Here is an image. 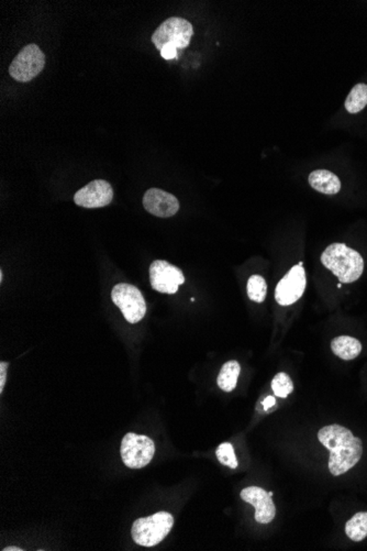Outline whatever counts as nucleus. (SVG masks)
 Segmentation results:
<instances>
[{
	"mask_svg": "<svg viewBox=\"0 0 367 551\" xmlns=\"http://www.w3.org/2000/svg\"><path fill=\"white\" fill-rule=\"evenodd\" d=\"M321 263L344 284L357 281L364 271L362 255L344 243L329 246L321 255Z\"/></svg>",
	"mask_w": 367,
	"mask_h": 551,
	"instance_id": "2",
	"label": "nucleus"
},
{
	"mask_svg": "<svg viewBox=\"0 0 367 551\" xmlns=\"http://www.w3.org/2000/svg\"><path fill=\"white\" fill-rule=\"evenodd\" d=\"M309 184L313 190L324 195H336L341 190V181L328 169H315L308 177Z\"/></svg>",
	"mask_w": 367,
	"mask_h": 551,
	"instance_id": "13",
	"label": "nucleus"
},
{
	"mask_svg": "<svg viewBox=\"0 0 367 551\" xmlns=\"http://www.w3.org/2000/svg\"><path fill=\"white\" fill-rule=\"evenodd\" d=\"M3 551H22L24 549L18 548V547H7V548L3 549Z\"/></svg>",
	"mask_w": 367,
	"mask_h": 551,
	"instance_id": "24",
	"label": "nucleus"
},
{
	"mask_svg": "<svg viewBox=\"0 0 367 551\" xmlns=\"http://www.w3.org/2000/svg\"><path fill=\"white\" fill-rule=\"evenodd\" d=\"M218 460L223 466L229 467L230 469L238 468V460H237L236 453L233 449V446L229 442H223L216 451Z\"/></svg>",
	"mask_w": 367,
	"mask_h": 551,
	"instance_id": "20",
	"label": "nucleus"
},
{
	"mask_svg": "<svg viewBox=\"0 0 367 551\" xmlns=\"http://www.w3.org/2000/svg\"><path fill=\"white\" fill-rule=\"evenodd\" d=\"M267 284L261 276H252L248 281V299L255 303H263L267 299Z\"/></svg>",
	"mask_w": 367,
	"mask_h": 551,
	"instance_id": "18",
	"label": "nucleus"
},
{
	"mask_svg": "<svg viewBox=\"0 0 367 551\" xmlns=\"http://www.w3.org/2000/svg\"><path fill=\"white\" fill-rule=\"evenodd\" d=\"M271 390L277 398H287L294 391V383L287 373L280 372L277 373L271 381Z\"/></svg>",
	"mask_w": 367,
	"mask_h": 551,
	"instance_id": "19",
	"label": "nucleus"
},
{
	"mask_svg": "<svg viewBox=\"0 0 367 551\" xmlns=\"http://www.w3.org/2000/svg\"><path fill=\"white\" fill-rule=\"evenodd\" d=\"M151 285L156 291L164 294H175L179 285L185 282L181 269L167 261L156 260L150 266Z\"/></svg>",
	"mask_w": 367,
	"mask_h": 551,
	"instance_id": "8",
	"label": "nucleus"
},
{
	"mask_svg": "<svg viewBox=\"0 0 367 551\" xmlns=\"http://www.w3.org/2000/svg\"><path fill=\"white\" fill-rule=\"evenodd\" d=\"M145 211L160 218L173 217L179 211V202L175 196L160 188H150L143 197Z\"/></svg>",
	"mask_w": 367,
	"mask_h": 551,
	"instance_id": "12",
	"label": "nucleus"
},
{
	"mask_svg": "<svg viewBox=\"0 0 367 551\" xmlns=\"http://www.w3.org/2000/svg\"><path fill=\"white\" fill-rule=\"evenodd\" d=\"M7 369H8V363L1 362V363H0V393H3V388H5Z\"/></svg>",
	"mask_w": 367,
	"mask_h": 551,
	"instance_id": "22",
	"label": "nucleus"
},
{
	"mask_svg": "<svg viewBox=\"0 0 367 551\" xmlns=\"http://www.w3.org/2000/svg\"><path fill=\"white\" fill-rule=\"evenodd\" d=\"M194 36V28L186 19L173 17L160 24L153 33L152 42L156 49L162 50L166 45L175 49H185Z\"/></svg>",
	"mask_w": 367,
	"mask_h": 551,
	"instance_id": "4",
	"label": "nucleus"
},
{
	"mask_svg": "<svg viewBox=\"0 0 367 551\" xmlns=\"http://www.w3.org/2000/svg\"><path fill=\"white\" fill-rule=\"evenodd\" d=\"M276 404V400L273 396H267V400H264L263 406L264 409H271V406H274Z\"/></svg>",
	"mask_w": 367,
	"mask_h": 551,
	"instance_id": "23",
	"label": "nucleus"
},
{
	"mask_svg": "<svg viewBox=\"0 0 367 551\" xmlns=\"http://www.w3.org/2000/svg\"><path fill=\"white\" fill-rule=\"evenodd\" d=\"M331 349L336 356L342 360L350 361L359 356L362 352V345L357 339L350 335H340L332 340Z\"/></svg>",
	"mask_w": 367,
	"mask_h": 551,
	"instance_id": "14",
	"label": "nucleus"
},
{
	"mask_svg": "<svg viewBox=\"0 0 367 551\" xmlns=\"http://www.w3.org/2000/svg\"><path fill=\"white\" fill-rule=\"evenodd\" d=\"M176 50L177 49L172 47V45H166V47L160 50V55H162V57L165 59V60H173L174 57H176V55H177V51H176Z\"/></svg>",
	"mask_w": 367,
	"mask_h": 551,
	"instance_id": "21",
	"label": "nucleus"
},
{
	"mask_svg": "<svg viewBox=\"0 0 367 551\" xmlns=\"http://www.w3.org/2000/svg\"><path fill=\"white\" fill-rule=\"evenodd\" d=\"M112 185L104 180H95L76 193L74 202L84 209H100L112 203Z\"/></svg>",
	"mask_w": 367,
	"mask_h": 551,
	"instance_id": "10",
	"label": "nucleus"
},
{
	"mask_svg": "<svg viewBox=\"0 0 367 551\" xmlns=\"http://www.w3.org/2000/svg\"><path fill=\"white\" fill-rule=\"evenodd\" d=\"M241 499L255 507V520L260 524H269L274 520L276 515L271 497L273 492H267L259 486H250L241 491Z\"/></svg>",
	"mask_w": 367,
	"mask_h": 551,
	"instance_id": "11",
	"label": "nucleus"
},
{
	"mask_svg": "<svg viewBox=\"0 0 367 551\" xmlns=\"http://www.w3.org/2000/svg\"><path fill=\"white\" fill-rule=\"evenodd\" d=\"M307 285V278L303 266H295L277 284L275 299L280 306H288L297 302L303 296Z\"/></svg>",
	"mask_w": 367,
	"mask_h": 551,
	"instance_id": "9",
	"label": "nucleus"
},
{
	"mask_svg": "<svg viewBox=\"0 0 367 551\" xmlns=\"http://www.w3.org/2000/svg\"><path fill=\"white\" fill-rule=\"evenodd\" d=\"M318 439L330 451L329 470L332 476L347 474L362 458V440L341 425H329L321 428Z\"/></svg>",
	"mask_w": 367,
	"mask_h": 551,
	"instance_id": "1",
	"label": "nucleus"
},
{
	"mask_svg": "<svg viewBox=\"0 0 367 551\" xmlns=\"http://www.w3.org/2000/svg\"><path fill=\"white\" fill-rule=\"evenodd\" d=\"M173 526L174 518L170 513L158 512L135 520L131 529L132 538L140 546H156L165 539Z\"/></svg>",
	"mask_w": 367,
	"mask_h": 551,
	"instance_id": "3",
	"label": "nucleus"
},
{
	"mask_svg": "<svg viewBox=\"0 0 367 551\" xmlns=\"http://www.w3.org/2000/svg\"><path fill=\"white\" fill-rule=\"evenodd\" d=\"M241 367L238 361L231 360L223 364L218 375V386L225 392H232L236 388Z\"/></svg>",
	"mask_w": 367,
	"mask_h": 551,
	"instance_id": "15",
	"label": "nucleus"
},
{
	"mask_svg": "<svg viewBox=\"0 0 367 551\" xmlns=\"http://www.w3.org/2000/svg\"><path fill=\"white\" fill-rule=\"evenodd\" d=\"M122 461L130 469H142L148 466L156 453V445L151 438L143 435L129 434L121 442Z\"/></svg>",
	"mask_w": 367,
	"mask_h": 551,
	"instance_id": "5",
	"label": "nucleus"
},
{
	"mask_svg": "<svg viewBox=\"0 0 367 551\" xmlns=\"http://www.w3.org/2000/svg\"><path fill=\"white\" fill-rule=\"evenodd\" d=\"M45 56L38 45H29L21 50L9 66L11 77L21 83H28L41 73Z\"/></svg>",
	"mask_w": 367,
	"mask_h": 551,
	"instance_id": "7",
	"label": "nucleus"
},
{
	"mask_svg": "<svg viewBox=\"0 0 367 551\" xmlns=\"http://www.w3.org/2000/svg\"><path fill=\"white\" fill-rule=\"evenodd\" d=\"M367 106V85L366 84H357L352 91H350L349 96L345 100V110L350 114H357L362 112Z\"/></svg>",
	"mask_w": 367,
	"mask_h": 551,
	"instance_id": "17",
	"label": "nucleus"
},
{
	"mask_svg": "<svg viewBox=\"0 0 367 551\" xmlns=\"http://www.w3.org/2000/svg\"><path fill=\"white\" fill-rule=\"evenodd\" d=\"M345 533L351 541H364L367 537V512L355 514L345 525Z\"/></svg>",
	"mask_w": 367,
	"mask_h": 551,
	"instance_id": "16",
	"label": "nucleus"
},
{
	"mask_svg": "<svg viewBox=\"0 0 367 551\" xmlns=\"http://www.w3.org/2000/svg\"><path fill=\"white\" fill-rule=\"evenodd\" d=\"M112 299L130 324L139 323L147 314L144 297L135 286L127 283L117 284L112 289Z\"/></svg>",
	"mask_w": 367,
	"mask_h": 551,
	"instance_id": "6",
	"label": "nucleus"
}]
</instances>
